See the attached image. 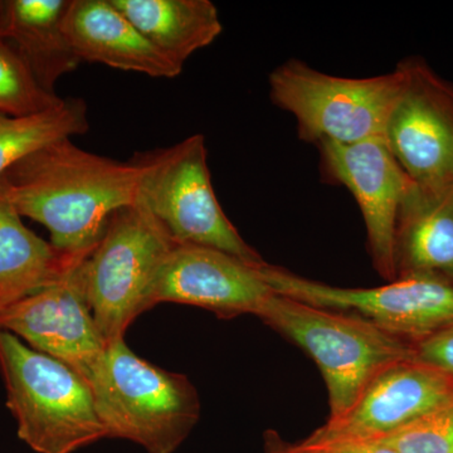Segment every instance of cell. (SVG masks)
<instances>
[{
	"label": "cell",
	"mask_w": 453,
	"mask_h": 453,
	"mask_svg": "<svg viewBox=\"0 0 453 453\" xmlns=\"http://www.w3.org/2000/svg\"><path fill=\"white\" fill-rule=\"evenodd\" d=\"M88 129V105L79 97L64 98L53 109L26 118L0 113V177L26 155Z\"/></svg>",
	"instance_id": "cell-19"
},
{
	"label": "cell",
	"mask_w": 453,
	"mask_h": 453,
	"mask_svg": "<svg viewBox=\"0 0 453 453\" xmlns=\"http://www.w3.org/2000/svg\"><path fill=\"white\" fill-rule=\"evenodd\" d=\"M258 266L217 250L175 244L151 291V309L160 303H186L222 319L257 316L273 295Z\"/></svg>",
	"instance_id": "cell-12"
},
{
	"label": "cell",
	"mask_w": 453,
	"mask_h": 453,
	"mask_svg": "<svg viewBox=\"0 0 453 453\" xmlns=\"http://www.w3.org/2000/svg\"><path fill=\"white\" fill-rule=\"evenodd\" d=\"M111 2L164 56L180 67L223 32L219 9L211 0Z\"/></svg>",
	"instance_id": "cell-18"
},
{
	"label": "cell",
	"mask_w": 453,
	"mask_h": 453,
	"mask_svg": "<svg viewBox=\"0 0 453 453\" xmlns=\"http://www.w3.org/2000/svg\"><path fill=\"white\" fill-rule=\"evenodd\" d=\"M62 100L44 91L14 47L0 41V113L26 118L53 109Z\"/></svg>",
	"instance_id": "cell-20"
},
{
	"label": "cell",
	"mask_w": 453,
	"mask_h": 453,
	"mask_svg": "<svg viewBox=\"0 0 453 453\" xmlns=\"http://www.w3.org/2000/svg\"><path fill=\"white\" fill-rule=\"evenodd\" d=\"M142 168L62 139L5 170L0 187L18 213L49 229L50 243L88 257L113 211L138 202Z\"/></svg>",
	"instance_id": "cell-1"
},
{
	"label": "cell",
	"mask_w": 453,
	"mask_h": 453,
	"mask_svg": "<svg viewBox=\"0 0 453 453\" xmlns=\"http://www.w3.org/2000/svg\"><path fill=\"white\" fill-rule=\"evenodd\" d=\"M257 316L315 360L329 393L327 421L342 418L384 368L416 356L413 344L362 316L318 308L273 291Z\"/></svg>",
	"instance_id": "cell-3"
},
{
	"label": "cell",
	"mask_w": 453,
	"mask_h": 453,
	"mask_svg": "<svg viewBox=\"0 0 453 453\" xmlns=\"http://www.w3.org/2000/svg\"><path fill=\"white\" fill-rule=\"evenodd\" d=\"M318 149L323 177L347 188L359 205L372 266L387 281H395L396 219L412 181L383 138L347 145L323 142Z\"/></svg>",
	"instance_id": "cell-10"
},
{
	"label": "cell",
	"mask_w": 453,
	"mask_h": 453,
	"mask_svg": "<svg viewBox=\"0 0 453 453\" xmlns=\"http://www.w3.org/2000/svg\"><path fill=\"white\" fill-rule=\"evenodd\" d=\"M70 2L7 0L4 41L14 47L35 81L49 94H55L58 80L82 64L65 31Z\"/></svg>",
	"instance_id": "cell-17"
},
{
	"label": "cell",
	"mask_w": 453,
	"mask_h": 453,
	"mask_svg": "<svg viewBox=\"0 0 453 453\" xmlns=\"http://www.w3.org/2000/svg\"><path fill=\"white\" fill-rule=\"evenodd\" d=\"M174 241L144 205L113 211L91 255L82 264L86 299L106 344L150 310L154 283Z\"/></svg>",
	"instance_id": "cell-7"
},
{
	"label": "cell",
	"mask_w": 453,
	"mask_h": 453,
	"mask_svg": "<svg viewBox=\"0 0 453 453\" xmlns=\"http://www.w3.org/2000/svg\"><path fill=\"white\" fill-rule=\"evenodd\" d=\"M0 374L18 437L37 453H73L107 438L80 372L0 330Z\"/></svg>",
	"instance_id": "cell-4"
},
{
	"label": "cell",
	"mask_w": 453,
	"mask_h": 453,
	"mask_svg": "<svg viewBox=\"0 0 453 453\" xmlns=\"http://www.w3.org/2000/svg\"><path fill=\"white\" fill-rule=\"evenodd\" d=\"M86 258L27 228L0 187V310L62 281Z\"/></svg>",
	"instance_id": "cell-16"
},
{
	"label": "cell",
	"mask_w": 453,
	"mask_h": 453,
	"mask_svg": "<svg viewBox=\"0 0 453 453\" xmlns=\"http://www.w3.org/2000/svg\"><path fill=\"white\" fill-rule=\"evenodd\" d=\"M265 453H310L300 446L285 442L275 431H267L265 434Z\"/></svg>",
	"instance_id": "cell-24"
},
{
	"label": "cell",
	"mask_w": 453,
	"mask_h": 453,
	"mask_svg": "<svg viewBox=\"0 0 453 453\" xmlns=\"http://www.w3.org/2000/svg\"><path fill=\"white\" fill-rule=\"evenodd\" d=\"M378 441L395 453H453V398Z\"/></svg>",
	"instance_id": "cell-21"
},
{
	"label": "cell",
	"mask_w": 453,
	"mask_h": 453,
	"mask_svg": "<svg viewBox=\"0 0 453 453\" xmlns=\"http://www.w3.org/2000/svg\"><path fill=\"white\" fill-rule=\"evenodd\" d=\"M107 438L149 453H174L201 417V399L186 375L136 356L124 339L107 345L86 378Z\"/></svg>",
	"instance_id": "cell-2"
},
{
	"label": "cell",
	"mask_w": 453,
	"mask_h": 453,
	"mask_svg": "<svg viewBox=\"0 0 453 453\" xmlns=\"http://www.w3.org/2000/svg\"><path fill=\"white\" fill-rule=\"evenodd\" d=\"M404 73L401 65L380 76H333L288 59L268 76L273 105L295 116L303 142L356 144L381 139Z\"/></svg>",
	"instance_id": "cell-5"
},
{
	"label": "cell",
	"mask_w": 453,
	"mask_h": 453,
	"mask_svg": "<svg viewBox=\"0 0 453 453\" xmlns=\"http://www.w3.org/2000/svg\"><path fill=\"white\" fill-rule=\"evenodd\" d=\"M258 271L277 295L362 316L411 344L453 324V283L437 277H399L378 288H349L312 281L267 262Z\"/></svg>",
	"instance_id": "cell-8"
},
{
	"label": "cell",
	"mask_w": 453,
	"mask_h": 453,
	"mask_svg": "<svg viewBox=\"0 0 453 453\" xmlns=\"http://www.w3.org/2000/svg\"><path fill=\"white\" fill-rule=\"evenodd\" d=\"M82 265L62 281L0 310V330L88 378L107 344L86 299Z\"/></svg>",
	"instance_id": "cell-11"
},
{
	"label": "cell",
	"mask_w": 453,
	"mask_h": 453,
	"mask_svg": "<svg viewBox=\"0 0 453 453\" xmlns=\"http://www.w3.org/2000/svg\"><path fill=\"white\" fill-rule=\"evenodd\" d=\"M399 65L403 86L383 140L412 183L453 184V83L418 57Z\"/></svg>",
	"instance_id": "cell-9"
},
{
	"label": "cell",
	"mask_w": 453,
	"mask_h": 453,
	"mask_svg": "<svg viewBox=\"0 0 453 453\" xmlns=\"http://www.w3.org/2000/svg\"><path fill=\"white\" fill-rule=\"evenodd\" d=\"M300 446L310 453H395L378 440L325 434L320 428Z\"/></svg>",
	"instance_id": "cell-22"
},
{
	"label": "cell",
	"mask_w": 453,
	"mask_h": 453,
	"mask_svg": "<svg viewBox=\"0 0 453 453\" xmlns=\"http://www.w3.org/2000/svg\"><path fill=\"white\" fill-rule=\"evenodd\" d=\"M417 359L442 372L453 381V324L413 344Z\"/></svg>",
	"instance_id": "cell-23"
},
{
	"label": "cell",
	"mask_w": 453,
	"mask_h": 453,
	"mask_svg": "<svg viewBox=\"0 0 453 453\" xmlns=\"http://www.w3.org/2000/svg\"><path fill=\"white\" fill-rule=\"evenodd\" d=\"M453 398V381L416 356L384 368L366 387L357 404L321 431L381 440Z\"/></svg>",
	"instance_id": "cell-13"
},
{
	"label": "cell",
	"mask_w": 453,
	"mask_h": 453,
	"mask_svg": "<svg viewBox=\"0 0 453 453\" xmlns=\"http://www.w3.org/2000/svg\"><path fill=\"white\" fill-rule=\"evenodd\" d=\"M202 134L139 155L138 202L177 244L217 250L257 266L265 259L238 234L214 192Z\"/></svg>",
	"instance_id": "cell-6"
},
{
	"label": "cell",
	"mask_w": 453,
	"mask_h": 453,
	"mask_svg": "<svg viewBox=\"0 0 453 453\" xmlns=\"http://www.w3.org/2000/svg\"><path fill=\"white\" fill-rule=\"evenodd\" d=\"M396 279L432 276L453 283V184L411 183L395 226Z\"/></svg>",
	"instance_id": "cell-15"
},
{
	"label": "cell",
	"mask_w": 453,
	"mask_h": 453,
	"mask_svg": "<svg viewBox=\"0 0 453 453\" xmlns=\"http://www.w3.org/2000/svg\"><path fill=\"white\" fill-rule=\"evenodd\" d=\"M5 22H7V0H0V41H4Z\"/></svg>",
	"instance_id": "cell-25"
},
{
	"label": "cell",
	"mask_w": 453,
	"mask_h": 453,
	"mask_svg": "<svg viewBox=\"0 0 453 453\" xmlns=\"http://www.w3.org/2000/svg\"><path fill=\"white\" fill-rule=\"evenodd\" d=\"M64 27L82 62L157 79H175L183 73V67L164 56L111 0H71Z\"/></svg>",
	"instance_id": "cell-14"
}]
</instances>
